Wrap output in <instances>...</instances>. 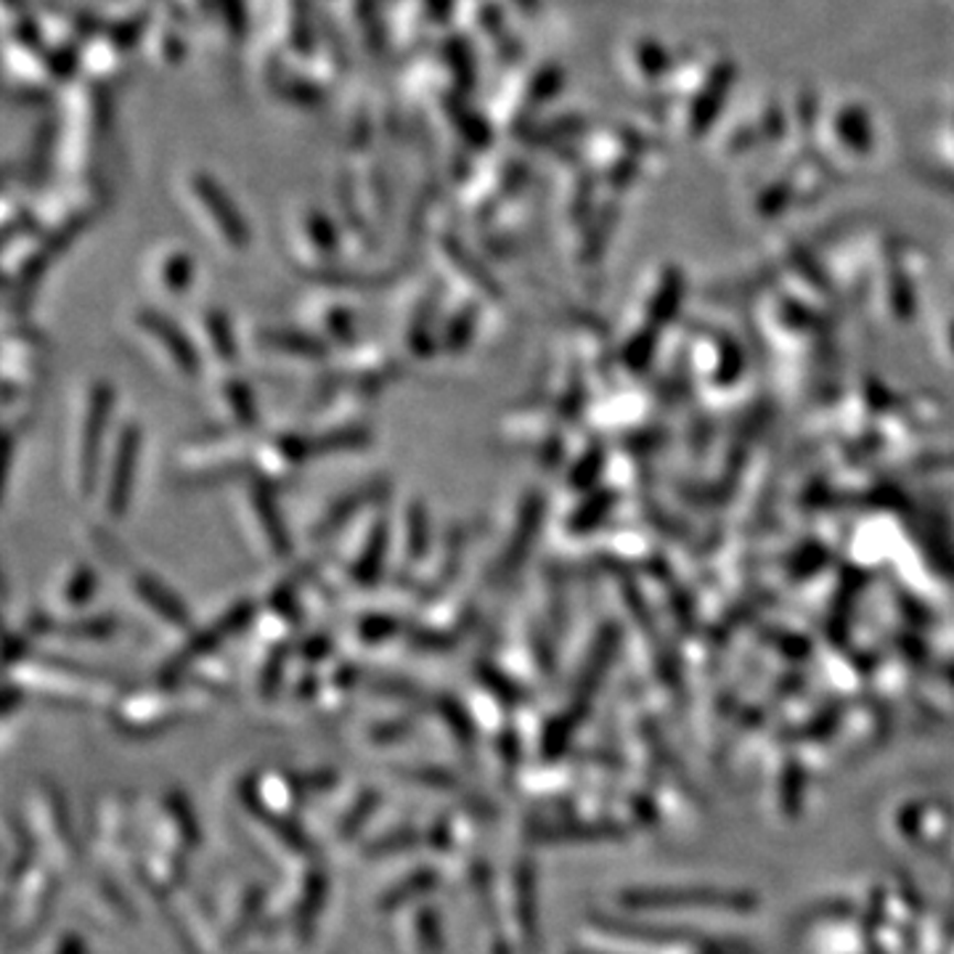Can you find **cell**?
Segmentation results:
<instances>
[{"label": "cell", "instance_id": "obj_1", "mask_svg": "<svg viewBox=\"0 0 954 954\" xmlns=\"http://www.w3.org/2000/svg\"><path fill=\"white\" fill-rule=\"evenodd\" d=\"M117 388L109 379L94 377L83 384L72 409L67 433V483L85 501H96L99 483L112 443Z\"/></svg>", "mask_w": 954, "mask_h": 954}, {"label": "cell", "instance_id": "obj_2", "mask_svg": "<svg viewBox=\"0 0 954 954\" xmlns=\"http://www.w3.org/2000/svg\"><path fill=\"white\" fill-rule=\"evenodd\" d=\"M339 539H348V552L329 560L343 576L345 589L377 592L379 586L388 584L395 552V512L390 509V501L371 509Z\"/></svg>", "mask_w": 954, "mask_h": 954}, {"label": "cell", "instance_id": "obj_3", "mask_svg": "<svg viewBox=\"0 0 954 954\" xmlns=\"http://www.w3.org/2000/svg\"><path fill=\"white\" fill-rule=\"evenodd\" d=\"M130 337L147 353L162 375L175 382H199L207 375L205 358L197 348L192 329L156 308H139L130 313Z\"/></svg>", "mask_w": 954, "mask_h": 954}, {"label": "cell", "instance_id": "obj_4", "mask_svg": "<svg viewBox=\"0 0 954 954\" xmlns=\"http://www.w3.org/2000/svg\"><path fill=\"white\" fill-rule=\"evenodd\" d=\"M234 488V514L247 546L263 562H286L295 554L290 522L279 505V488L263 480H241Z\"/></svg>", "mask_w": 954, "mask_h": 954}, {"label": "cell", "instance_id": "obj_5", "mask_svg": "<svg viewBox=\"0 0 954 954\" xmlns=\"http://www.w3.org/2000/svg\"><path fill=\"white\" fill-rule=\"evenodd\" d=\"M258 616L260 597H239L234 599V603H228L213 620L197 624L186 637L175 642L170 655L160 663L156 679H160V682H181L194 665L220 655L228 642H234L239 633L250 631Z\"/></svg>", "mask_w": 954, "mask_h": 954}, {"label": "cell", "instance_id": "obj_6", "mask_svg": "<svg viewBox=\"0 0 954 954\" xmlns=\"http://www.w3.org/2000/svg\"><path fill=\"white\" fill-rule=\"evenodd\" d=\"M141 456H143V427L139 420H120L109 443L107 462H104V473L99 483V501L101 518L109 525H117L130 514L133 507L135 488H139L141 475Z\"/></svg>", "mask_w": 954, "mask_h": 954}, {"label": "cell", "instance_id": "obj_7", "mask_svg": "<svg viewBox=\"0 0 954 954\" xmlns=\"http://www.w3.org/2000/svg\"><path fill=\"white\" fill-rule=\"evenodd\" d=\"M109 565L120 573L122 584H126V592L130 603L135 605V610H139L147 620H152L156 629L167 633L170 639L178 642V639L186 637V633L197 626V620H194V612L192 607L186 605V599H183L165 578L156 576L154 571L130 562L126 549H122Z\"/></svg>", "mask_w": 954, "mask_h": 954}, {"label": "cell", "instance_id": "obj_8", "mask_svg": "<svg viewBox=\"0 0 954 954\" xmlns=\"http://www.w3.org/2000/svg\"><path fill=\"white\" fill-rule=\"evenodd\" d=\"M469 539H473V528L467 522H454V525H448L446 531L437 535L427 565L422 567L414 586L409 589L414 610H424V607L437 603V599L446 597L448 592H454L462 584Z\"/></svg>", "mask_w": 954, "mask_h": 954}, {"label": "cell", "instance_id": "obj_9", "mask_svg": "<svg viewBox=\"0 0 954 954\" xmlns=\"http://www.w3.org/2000/svg\"><path fill=\"white\" fill-rule=\"evenodd\" d=\"M437 535L427 501L420 499V496H411L395 512V552L390 584L403 586L409 592L416 576L422 573V567L427 565Z\"/></svg>", "mask_w": 954, "mask_h": 954}, {"label": "cell", "instance_id": "obj_10", "mask_svg": "<svg viewBox=\"0 0 954 954\" xmlns=\"http://www.w3.org/2000/svg\"><path fill=\"white\" fill-rule=\"evenodd\" d=\"M390 499H393V480L384 475L371 477V480L337 496L324 507V512L311 522L308 541L311 544H332L345 531H350L358 520L366 518L371 509L388 505Z\"/></svg>", "mask_w": 954, "mask_h": 954}, {"label": "cell", "instance_id": "obj_11", "mask_svg": "<svg viewBox=\"0 0 954 954\" xmlns=\"http://www.w3.org/2000/svg\"><path fill=\"white\" fill-rule=\"evenodd\" d=\"M210 403L213 427L234 430V433H260L258 393L239 371L213 379Z\"/></svg>", "mask_w": 954, "mask_h": 954}, {"label": "cell", "instance_id": "obj_12", "mask_svg": "<svg viewBox=\"0 0 954 954\" xmlns=\"http://www.w3.org/2000/svg\"><path fill=\"white\" fill-rule=\"evenodd\" d=\"M192 335L197 339V348L202 353V358H205L207 371L213 369L215 377H218V375H231V371L239 369V361H241L239 335H237V326H234V318L228 316L226 311L205 308L202 313H197V322H194Z\"/></svg>", "mask_w": 954, "mask_h": 954}, {"label": "cell", "instance_id": "obj_13", "mask_svg": "<svg viewBox=\"0 0 954 954\" xmlns=\"http://www.w3.org/2000/svg\"><path fill=\"white\" fill-rule=\"evenodd\" d=\"M254 348L265 356L286 364L305 366H329L335 358V348L313 335L311 329H290V326H260L252 337Z\"/></svg>", "mask_w": 954, "mask_h": 954}, {"label": "cell", "instance_id": "obj_14", "mask_svg": "<svg viewBox=\"0 0 954 954\" xmlns=\"http://www.w3.org/2000/svg\"><path fill=\"white\" fill-rule=\"evenodd\" d=\"M99 586L101 576L94 562L75 560L56 573L48 592V603L43 607L58 620L80 616V612L90 610L96 594H99Z\"/></svg>", "mask_w": 954, "mask_h": 954}, {"label": "cell", "instance_id": "obj_15", "mask_svg": "<svg viewBox=\"0 0 954 954\" xmlns=\"http://www.w3.org/2000/svg\"><path fill=\"white\" fill-rule=\"evenodd\" d=\"M541 509H544V505H541V499L535 494L522 499V505L518 507V514H514L512 528H509L505 544H501L499 560H496L494 565V581L505 584L509 576H514V571L522 565V560L528 557L535 533H539V525H541Z\"/></svg>", "mask_w": 954, "mask_h": 954}, {"label": "cell", "instance_id": "obj_16", "mask_svg": "<svg viewBox=\"0 0 954 954\" xmlns=\"http://www.w3.org/2000/svg\"><path fill=\"white\" fill-rule=\"evenodd\" d=\"M441 303L435 295H424L414 305L403 326V350L409 361H433L441 356Z\"/></svg>", "mask_w": 954, "mask_h": 954}, {"label": "cell", "instance_id": "obj_17", "mask_svg": "<svg viewBox=\"0 0 954 954\" xmlns=\"http://www.w3.org/2000/svg\"><path fill=\"white\" fill-rule=\"evenodd\" d=\"M414 624V616L403 610H364L353 618L350 642L361 650H379L390 642H403Z\"/></svg>", "mask_w": 954, "mask_h": 954}, {"label": "cell", "instance_id": "obj_18", "mask_svg": "<svg viewBox=\"0 0 954 954\" xmlns=\"http://www.w3.org/2000/svg\"><path fill=\"white\" fill-rule=\"evenodd\" d=\"M371 441H375V430L369 427V422L366 420L308 430L311 459H324V456H337V454H356V451L369 448Z\"/></svg>", "mask_w": 954, "mask_h": 954}, {"label": "cell", "instance_id": "obj_19", "mask_svg": "<svg viewBox=\"0 0 954 954\" xmlns=\"http://www.w3.org/2000/svg\"><path fill=\"white\" fill-rule=\"evenodd\" d=\"M120 629H122V620L117 612L88 610L72 618H62V620L56 618L54 639H62V642H72V644H104V642H112L117 633H120Z\"/></svg>", "mask_w": 954, "mask_h": 954}, {"label": "cell", "instance_id": "obj_20", "mask_svg": "<svg viewBox=\"0 0 954 954\" xmlns=\"http://www.w3.org/2000/svg\"><path fill=\"white\" fill-rule=\"evenodd\" d=\"M483 300L473 297L469 303L459 305L441 318V356L462 358L473 350L477 329H480Z\"/></svg>", "mask_w": 954, "mask_h": 954}, {"label": "cell", "instance_id": "obj_21", "mask_svg": "<svg viewBox=\"0 0 954 954\" xmlns=\"http://www.w3.org/2000/svg\"><path fill=\"white\" fill-rule=\"evenodd\" d=\"M313 335H318L324 343H329L335 353L356 348L361 339H358V326H356V313L343 303H326L322 308L313 313Z\"/></svg>", "mask_w": 954, "mask_h": 954}, {"label": "cell", "instance_id": "obj_22", "mask_svg": "<svg viewBox=\"0 0 954 954\" xmlns=\"http://www.w3.org/2000/svg\"><path fill=\"white\" fill-rule=\"evenodd\" d=\"M156 284L165 295H183L194 284V263L183 252L165 254L156 265Z\"/></svg>", "mask_w": 954, "mask_h": 954}]
</instances>
